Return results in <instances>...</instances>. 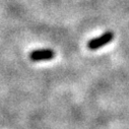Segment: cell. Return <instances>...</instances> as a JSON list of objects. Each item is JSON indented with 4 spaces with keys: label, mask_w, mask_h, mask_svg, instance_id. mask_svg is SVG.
<instances>
[{
    "label": "cell",
    "mask_w": 129,
    "mask_h": 129,
    "mask_svg": "<svg viewBox=\"0 0 129 129\" xmlns=\"http://www.w3.org/2000/svg\"><path fill=\"white\" fill-rule=\"evenodd\" d=\"M55 57V53L51 49H38L29 54V59L31 61H48Z\"/></svg>",
    "instance_id": "7a4b0ae2"
},
{
    "label": "cell",
    "mask_w": 129,
    "mask_h": 129,
    "mask_svg": "<svg viewBox=\"0 0 129 129\" xmlns=\"http://www.w3.org/2000/svg\"><path fill=\"white\" fill-rule=\"evenodd\" d=\"M115 35L113 31H106V33H104L103 35H101L100 37H96L94 39H91L87 42V48L89 50H98L108 44H110L113 39H114Z\"/></svg>",
    "instance_id": "6da1fadb"
}]
</instances>
